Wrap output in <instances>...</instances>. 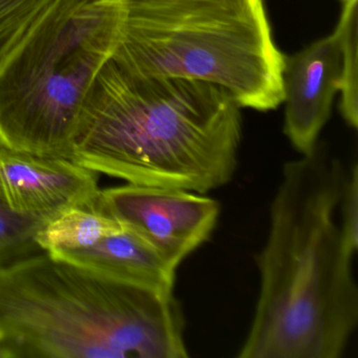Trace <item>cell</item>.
Instances as JSON below:
<instances>
[{"label": "cell", "instance_id": "obj_1", "mask_svg": "<svg viewBox=\"0 0 358 358\" xmlns=\"http://www.w3.org/2000/svg\"><path fill=\"white\" fill-rule=\"evenodd\" d=\"M345 171L324 148L289 161L257 255L261 287L240 358H341L358 324L353 253L337 220Z\"/></svg>", "mask_w": 358, "mask_h": 358}, {"label": "cell", "instance_id": "obj_2", "mask_svg": "<svg viewBox=\"0 0 358 358\" xmlns=\"http://www.w3.org/2000/svg\"><path fill=\"white\" fill-rule=\"evenodd\" d=\"M241 108L220 85L138 74L110 57L87 93L69 159L127 183L205 194L238 169Z\"/></svg>", "mask_w": 358, "mask_h": 358}, {"label": "cell", "instance_id": "obj_3", "mask_svg": "<svg viewBox=\"0 0 358 358\" xmlns=\"http://www.w3.org/2000/svg\"><path fill=\"white\" fill-rule=\"evenodd\" d=\"M188 356L175 291L114 280L47 251L0 266V357Z\"/></svg>", "mask_w": 358, "mask_h": 358}, {"label": "cell", "instance_id": "obj_4", "mask_svg": "<svg viewBox=\"0 0 358 358\" xmlns=\"http://www.w3.org/2000/svg\"><path fill=\"white\" fill-rule=\"evenodd\" d=\"M112 55L148 76L206 81L241 108L259 112L284 102L286 56L278 49L263 0H121Z\"/></svg>", "mask_w": 358, "mask_h": 358}, {"label": "cell", "instance_id": "obj_5", "mask_svg": "<svg viewBox=\"0 0 358 358\" xmlns=\"http://www.w3.org/2000/svg\"><path fill=\"white\" fill-rule=\"evenodd\" d=\"M121 22V0H54L0 66V148L69 159Z\"/></svg>", "mask_w": 358, "mask_h": 358}, {"label": "cell", "instance_id": "obj_6", "mask_svg": "<svg viewBox=\"0 0 358 358\" xmlns=\"http://www.w3.org/2000/svg\"><path fill=\"white\" fill-rule=\"evenodd\" d=\"M95 203L175 270L210 238L221 213L205 194L131 183L100 190Z\"/></svg>", "mask_w": 358, "mask_h": 358}, {"label": "cell", "instance_id": "obj_7", "mask_svg": "<svg viewBox=\"0 0 358 358\" xmlns=\"http://www.w3.org/2000/svg\"><path fill=\"white\" fill-rule=\"evenodd\" d=\"M99 192L95 171L70 159L0 148V202L14 213L53 219L90 204Z\"/></svg>", "mask_w": 358, "mask_h": 358}, {"label": "cell", "instance_id": "obj_8", "mask_svg": "<svg viewBox=\"0 0 358 358\" xmlns=\"http://www.w3.org/2000/svg\"><path fill=\"white\" fill-rule=\"evenodd\" d=\"M341 49L336 33L285 59V135L294 150L308 155L318 145L320 131L341 92Z\"/></svg>", "mask_w": 358, "mask_h": 358}, {"label": "cell", "instance_id": "obj_9", "mask_svg": "<svg viewBox=\"0 0 358 358\" xmlns=\"http://www.w3.org/2000/svg\"><path fill=\"white\" fill-rule=\"evenodd\" d=\"M47 252L114 280L156 290L175 291L177 270L124 227L87 248L54 249Z\"/></svg>", "mask_w": 358, "mask_h": 358}, {"label": "cell", "instance_id": "obj_10", "mask_svg": "<svg viewBox=\"0 0 358 358\" xmlns=\"http://www.w3.org/2000/svg\"><path fill=\"white\" fill-rule=\"evenodd\" d=\"M95 200L66 209L50 220L37 234L36 242L41 251L87 248L121 231L123 226L100 210Z\"/></svg>", "mask_w": 358, "mask_h": 358}, {"label": "cell", "instance_id": "obj_11", "mask_svg": "<svg viewBox=\"0 0 358 358\" xmlns=\"http://www.w3.org/2000/svg\"><path fill=\"white\" fill-rule=\"evenodd\" d=\"M358 0H341V11L334 32L341 56V100L339 110L350 127L358 124Z\"/></svg>", "mask_w": 358, "mask_h": 358}, {"label": "cell", "instance_id": "obj_12", "mask_svg": "<svg viewBox=\"0 0 358 358\" xmlns=\"http://www.w3.org/2000/svg\"><path fill=\"white\" fill-rule=\"evenodd\" d=\"M50 220L45 215L14 213L0 202V266L41 251L37 234Z\"/></svg>", "mask_w": 358, "mask_h": 358}, {"label": "cell", "instance_id": "obj_13", "mask_svg": "<svg viewBox=\"0 0 358 358\" xmlns=\"http://www.w3.org/2000/svg\"><path fill=\"white\" fill-rule=\"evenodd\" d=\"M54 0H0V66Z\"/></svg>", "mask_w": 358, "mask_h": 358}, {"label": "cell", "instance_id": "obj_14", "mask_svg": "<svg viewBox=\"0 0 358 358\" xmlns=\"http://www.w3.org/2000/svg\"><path fill=\"white\" fill-rule=\"evenodd\" d=\"M339 227L345 247L355 255L358 247V166L345 173L338 202Z\"/></svg>", "mask_w": 358, "mask_h": 358}]
</instances>
